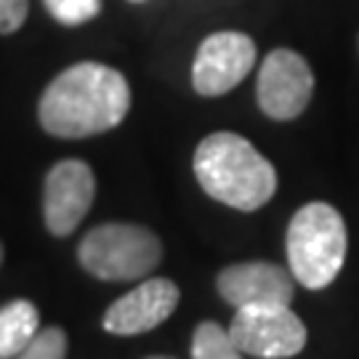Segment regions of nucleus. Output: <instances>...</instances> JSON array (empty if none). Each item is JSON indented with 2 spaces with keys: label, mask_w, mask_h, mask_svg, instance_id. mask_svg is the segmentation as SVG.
<instances>
[{
  "label": "nucleus",
  "mask_w": 359,
  "mask_h": 359,
  "mask_svg": "<svg viewBox=\"0 0 359 359\" xmlns=\"http://www.w3.org/2000/svg\"><path fill=\"white\" fill-rule=\"evenodd\" d=\"M29 0H0V35L16 32L25 25Z\"/></svg>",
  "instance_id": "15"
},
{
  "label": "nucleus",
  "mask_w": 359,
  "mask_h": 359,
  "mask_svg": "<svg viewBox=\"0 0 359 359\" xmlns=\"http://www.w3.org/2000/svg\"><path fill=\"white\" fill-rule=\"evenodd\" d=\"M43 3L62 25H83L102 11V0H43Z\"/></svg>",
  "instance_id": "13"
},
{
  "label": "nucleus",
  "mask_w": 359,
  "mask_h": 359,
  "mask_svg": "<svg viewBox=\"0 0 359 359\" xmlns=\"http://www.w3.org/2000/svg\"><path fill=\"white\" fill-rule=\"evenodd\" d=\"M179 287L165 277H152L136 285L130 293L117 298L104 314V330L115 335H142L154 330L157 325L176 311L179 306Z\"/></svg>",
  "instance_id": "9"
},
{
  "label": "nucleus",
  "mask_w": 359,
  "mask_h": 359,
  "mask_svg": "<svg viewBox=\"0 0 359 359\" xmlns=\"http://www.w3.org/2000/svg\"><path fill=\"white\" fill-rule=\"evenodd\" d=\"M96 194L93 170L80 160H65L51 168L46 179V226L56 237H67L80 226Z\"/></svg>",
  "instance_id": "8"
},
{
  "label": "nucleus",
  "mask_w": 359,
  "mask_h": 359,
  "mask_svg": "<svg viewBox=\"0 0 359 359\" xmlns=\"http://www.w3.org/2000/svg\"><path fill=\"white\" fill-rule=\"evenodd\" d=\"M256 65V43L243 32H216L194 56L192 83L200 96H224Z\"/></svg>",
  "instance_id": "7"
},
{
  "label": "nucleus",
  "mask_w": 359,
  "mask_h": 359,
  "mask_svg": "<svg viewBox=\"0 0 359 359\" xmlns=\"http://www.w3.org/2000/svg\"><path fill=\"white\" fill-rule=\"evenodd\" d=\"M243 351L218 322H200L192 338V359H243Z\"/></svg>",
  "instance_id": "12"
},
{
  "label": "nucleus",
  "mask_w": 359,
  "mask_h": 359,
  "mask_svg": "<svg viewBox=\"0 0 359 359\" xmlns=\"http://www.w3.org/2000/svg\"><path fill=\"white\" fill-rule=\"evenodd\" d=\"M314 75L301 53L290 48L271 51L258 69V107L271 120H293L311 102Z\"/></svg>",
  "instance_id": "6"
},
{
  "label": "nucleus",
  "mask_w": 359,
  "mask_h": 359,
  "mask_svg": "<svg viewBox=\"0 0 359 359\" xmlns=\"http://www.w3.org/2000/svg\"><path fill=\"white\" fill-rule=\"evenodd\" d=\"M229 335L243 354L256 359H287L301 354V348L306 346L304 322L283 304L237 309Z\"/></svg>",
  "instance_id": "5"
},
{
  "label": "nucleus",
  "mask_w": 359,
  "mask_h": 359,
  "mask_svg": "<svg viewBox=\"0 0 359 359\" xmlns=\"http://www.w3.org/2000/svg\"><path fill=\"white\" fill-rule=\"evenodd\" d=\"M128 109L130 88L126 77L99 62H80L46 88L38 117L51 136L86 139L120 126Z\"/></svg>",
  "instance_id": "1"
},
{
  "label": "nucleus",
  "mask_w": 359,
  "mask_h": 359,
  "mask_svg": "<svg viewBox=\"0 0 359 359\" xmlns=\"http://www.w3.org/2000/svg\"><path fill=\"white\" fill-rule=\"evenodd\" d=\"M149 359H173V357H149Z\"/></svg>",
  "instance_id": "16"
},
{
  "label": "nucleus",
  "mask_w": 359,
  "mask_h": 359,
  "mask_svg": "<svg viewBox=\"0 0 359 359\" xmlns=\"http://www.w3.org/2000/svg\"><path fill=\"white\" fill-rule=\"evenodd\" d=\"M40 333V314L29 301H11L0 309V359H16Z\"/></svg>",
  "instance_id": "11"
},
{
  "label": "nucleus",
  "mask_w": 359,
  "mask_h": 359,
  "mask_svg": "<svg viewBox=\"0 0 359 359\" xmlns=\"http://www.w3.org/2000/svg\"><path fill=\"white\" fill-rule=\"evenodd\" d=\"M83 269L107 283L142 280L160 264L163 245L157 234L136 224H102L77 248Z\"/></svg>",
  "instance_id": "4"
},
{
  "label": "nucleus",
  "mask_w": 359,
  "mask_h": 359,
  "mask_svg": "<svg viewBox=\"0 0 359 359\" xmlns=\"http://www.w3.org/2000/svg\"><path fill=\"white\" fill-rule=\"evenodd\" d=\"M287 264L295 283L322 290L338 277L346 261V224L327 203L304 205L287 226Z\"/></svg>",
  "instance_id": "3"
},
{
  "label": "nucleus",
  "mask_w": 359,
  "mask_h": 359,
  "mask_svg": "<svg viewBox=\"0 0 359 359\" xmlns=\"http://www.w3.org/2000/svg\"><path fill=\"white\" fill-rule=\"evenodd\" d=\"M216 285L221 298L234 309L264 306V304L290 306L295 293L293 271L266 261H248V264L226 266L218 274Z\"/></svg>",
  "instance_id": "10"
},
{
  "label": "nucleus",
  "mask_w": 359,
  "mask_h": 359,
  "mask_svg": "<svg viewBox=\"0 0 359 359\" xmlns=\"http://www.w3.org/2000/svg\"><path fill=\"white\" fill-rule=\"evenodd\" d=\"M0 258H3V248H0Z\"/></svg>",
  "instance_id": "17"
},
{
  "label": "nucleus",
  "mask_w": 359,
  "mask_h": 359,
  "mask_svg": "<svg viewBox=\"0 0 359 359\" xmlns=\"http://www.w3.org/2000/svg\"><path fill=\"white\" fill-rule=\"evenodd\" d=\"M67 357V335L59 327H46L35 335V341L16 359H65Z\"/></svg>",
  "instance_id": "14"
},
{
  "label": "nucleus",
  "mask_w": 359,
  "mask_h": 359,
  "mask_svg": "<svg viewBox=\"0 0 359 359\" xmlns=\"http://www.w3.org/2000/svg\"><path fill=\"white\" fill-rule=\"evenodd\" d=\"M194 176L213 200L234 210H258L277 192V170L253 144L218 130L200 142L194 152Z\"/></svg>",
  "instance_id": "2"
}]
</instances>
